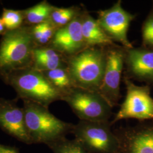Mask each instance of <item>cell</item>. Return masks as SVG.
I'll return each mask as SVG.
<instances>
[{
    "instance_id": "52a82bcc",
    "label": "cell",
    "mask_w": 153,
    "mask_h": 153,
    "mask_svg": "<svg viewBox=\"0 0 153 153\" xmlns=\"http://www.w3.org/2000/svg\"><path fill=\"white\" fill-rule=\"evenodd\" d=\"M126 86V98L115 115L111 126L121 120L136 119L139 120L153 119V99L148 86H137L126 76L123 77Z\"/></svg>"
},
{
    "instance_id": "30bf717a",
    "label": "cell",
    "mask_w": 153,
    "mask_h": 153,
    "mask_svg": "<svg viewBox=\"0 0 153 153\" xmlns=\"http://www.w3.org/2000/svg\"><path fill=\"white\" fill-rule=\"evenodd\" d=\"M114 131L120 153H153V124L120 128Z\"/></svg>"
},
{
    "instance_id": "44dd1931",
    "label": "cell",
    "mask_w": 153,
    "mask_h": 153,
    "mask_svg": "<svg viewBox=\"0 0 153 153\" xmlns=\"http://www.w3.org/2000/svg\"><path fill=\"white\" fill-rule=\"evenodd\" d=\"M1 18L6 31L14 30L25 25L22 10L4 9Z\"/></svg>"
},
{
    "instance_id": "9a60e30c",
    "label": "cell",
    "mask_w": 153,
    "mask_h": 153,
    "mask_svg": "<svg viewBox=\"0 0 153 153\" xmlns=\"http://www.w3.org/2000/svg\"><path fill=\"white\" fill-rule=\"evenodd\" d=\"M66 57L54 49L47 47H36L33 49L31 67L38 71H48L66 67Z\"/></svg>"
},
{
    "instance_id": "3957f363",
    "label": "cell",
    "mask_w": 153,
    "mask_h": 153,
    "mask_svg": "<svg viewBox=\"0 0 153 153\" xmlns=\"http://www.w3.org/2000/svg\"><path fill=\"white\" fill-rule=\"evenodd\" d=\"M23 103L26 127L32 143L48 145L71 133L74 124L59 119L42 105L28 100Z\"/></svg>"
},
{
    "instance_id": "4fadbf2b",
    "label": "cell",
    "mask_w": 153,
    "mask_h": 153,
    "mask_svg": "<svg viewBox=\"0 0 153 153\" xmlns=\"http://www.w3.org/2000/svg\"><path fill=\"white\" fill-rule=\"evenodd\" d=\"M126 74L128 79L153 84V49L145 48H126Z\"/></svg>"
},
{
    "instance_id": "d6986e66",
    "label": "cell",
    "mask_w": 153,
    "mask_h": 153,
    "mask_svg": "<svg viewBox=\"0 0 153 153\" xmlns=\"http://www.w3.org/2000/svg\"><path fill=\"white\" fill-rule=\"evenodd\" d=\"M57 30L49 21L31 26L30 30L36 47L48 46Z\"/></svg>"
},
{
    "instance_id": "ba28073f",
    "label": "cell",
    "mask_w": 153,
    "mask_h": 153,
    "mask_svg": "<svg viewBox=\"0 0 153 153\" xmlns=\"http://www.w3.org/2000/svg\"><path fill=\"white\" fill-rule=\"evenodd\" d=\"M126 48L115 44L107 47V60L99 93L113 108L121 98L120 81L125 64Z\"/></svg>"
},
{
    "instance_id": "7402d4cb",
    "label": "cell",
    "mask_w": 153,
    "mask_h": 153,
    "mask_svg": "<svg viewBox=\"0 0 153 153\" xmlns=\"http://www.w3.org/2000/svg\"><path fill=\"white\" fill-rule=\"evenodd\" d=\"M143 47L153 49V7L142 27Z\"/></svg>"
},
{
    "instance_id": "ac0fdd59",
    "label": "cell",
    "mask_w": 153,
    "mask_h": 153,
    "mask_svg": "<svg viewBox=\"0 0 153 153\" xmlns=\"http://www.w3.org/2000/svg\"><path fill=\"white\" fill-rule=\"evenodd\" d=\"M82 10L79 6L57 7L55 6L49 17V21L57 29L63 27L78 16Z\"/></svg>"
},
{
    "instance_id": "8fae6325",
    "label": "cell",
    "mask_w": 153,
    "mask_h": 153,
    "mask_svg": "<svg viewBox=\"0 0 153 153\" xmlns=\"http://www.w3.org/2000/svg\"><path fill=\"white\" fill-rule=\"evenodd\" d=\"M82 10L71 23L57 30L48 45L66 57L76 55L87 48L82 35Z\"/></svg>"
},
{
    "instance_id": "ffe728a7",
    "label": "cell",
    "mask_w": 153,
    "mask_h": 153,
    "mask_svg": "<svg viewBox=\"0 0 153 153\" xmlns=\"http://www.w3.org/2000/svg\"><path fill=\"white\" fill-rule=\"evenodd\" d=\"M53 153H88L75 139L70 140L66 137L48 145Z\"/></svg>"
},
{
    "instance_id": "603a6c76",
    "label": "cell",
    "mask_w": 153,
    "mask_h": 153,
    "mask_svg": "<svg viewBox=\"0 0 153 153\" xmlns=\"http://www.w3.org/2000/svg\"><path fill=\"white\" fill-rule=\"evenodd\" d=\"M0 153H19L15 148L0 144Z\"/></svg>"
},
{
    "instance_id": "277c9868",
    "label": "cell",
    "mask_w": 153,
    "mask_h": 153,
    "mask_svg": "<svg viewBox=\"0 0 153 153\" xmlns=\"http://www.w3.org/2000/svg\"><path fill=\"white\" fill-rule=\"evenodd\" d=\"M16 91L23 100H28L48 108L63 95L49 82L43 73L32 67L14 71L3 78Z\"/></svg>"
},
{
    "instance_id": "5bb4252c",
    "label": "cell",
    "mask_w": 153,
    "mask_h": 153,
    "mask_svg": "<svg viewBox=\"0 0 153 153\" xmlns=\"http://www.w3.org/2000/svg\"><path fill=\"white\" fill-rule=\"evenodd\" d=\"M81 18L82 35L87 47H107L116 44L104 33L97 20L91 16L85 8L83 9Z\"/></svg>"
},
{
    "instance_id": "9c48e42d",
    "label": "cell",
    "mask_w": 153,
    "mask_h": 153,
    "mask_svg": "<svg viewBox=\"0 0 153 153\" xmlns=\"http://www.w3.org/2000/svg\"><path fill=\"white\" fill-rule=\"evenodd\" d=\"M136 16L126 10L122 2L117 1L109 9L98 12L97 19L105 34L114 42L120 43L126 48H131L133 45L128 38V33L131 22Z\"/></svg>"
},
{
    "instance_id": "8992f818",
    "label": "cell",
    "mask_w": 153,
    "mask_h": 153,
    "mask_svg": "<svg viewBox=\"0 0 153 153\" xmlns=\"http://www.w3.org/2000/svg\"><path fill=\"white\" fill-rule=\"evenodd\" d=\"M79 120L108 121L112 107L98 92L74 87L63 97Z\"/></svg>"
},
{
    "instance_id": "e0dca14e",
    "label": "cell",
    "mask_w": 153,
    "mask_h": 153,
    "mask_svg": "<svg viewBox=\"0 0 153 153\" xmlns=\"http://www.w3.org/2000/svg\"><path fill=\"white\" fill-rule=\"evenodd\" d=\"M42 73L51 84L62 94L63 97L75 87L66 67Z\"/></svg>"
},
{
    "instance_id": "7a4b0ae2",
    "label": "cell",
    "mask_w": 153,
    "mask_h": 153,
    "mask_svg": "<svg viewBox=\"0 0 153 153\" xmlns=\"http://www.w3.org/2000/svg\"><path fill=\"white\" fill-rule=\"evenodd\" d=\"M35 47L30 26L6 31L0 41L1 76L31 67Z\"/></svg>"
},
{
    "instance_id": "5b68a950",
    "label": "cell",
    "mask_w": 153,
    "mask_h": 153,
    "mask_svg": "<svg viewBox=\"0 0 153 153\" xmlns=\"http://www.w3.org/2000/svg\"><path fill=\"white\" fill-rule=\"evenodd\" d=\"M108 121L79 120L71 133L88 153H120L118 138Z\"/></svg>"
},
{
    "instance_id": "cb8c5ba5",
    "label": "cell",
    "mask_w": 153,
    "mask_h": 153,
    "mask_svg": "<svg viewBox=\"0 0 153 153\" xmlns=\"http://www.w3.org/2000/svg\"><path fill=\"white\" fill-rule=\"evenodd\" d=\"M6 31V30L2 23L1 18H0V35H4Z\"/></svg>"
},
{
    "instance_id": "7c38bea8",
    "label": "cell",
    "mask_w": 153,
    "mask_h": 153,
    "mask_svg": "<svg viewBox=\"0 0 153 153\" xmlns=\"http://www.w3.org/2000/svg\"><path fill=\"white\" fill-rule=\"evenodd\" d=\"M0 128L21 142L32 143L26 127L23 108L14 100L0 99Z\"/></svg>"
},
{
    "instance_id": "6da1fadb",
    "label": "cell",
    "mask_w": 153,
    "mask_h": 153,
    "mask_svg": "<svg viewBox=\"0 0 153 153\" xmlns=\"http://www.w3.org/2000/svg\"><path fill=\"white\" fill-rule=\"evenodd\" d=\"M107 47H87L66 57V69L75 87L98 93L105 68Z\"/></svg>"
},
{
    "instance_id": "2e32d148",
    "label": "cell",
    "mask_w": 153,
    "mask_h": 153,
    "mask_svg": "<svg viewBox=\"0 0 153 153\" xmlns=\"http://www.w3.org/2000/svg\"><path fill=\"white\" fill-rule=\"evenodd\" d=\"M54 7L48 1H43L36 5L22 10L25 25L31 26L48 21Z\"/></svg>"
}]
</instances>
